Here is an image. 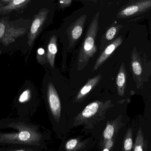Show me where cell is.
Wrapping results in <instances>:
<instances>
[{
    "mask_svg": "<svg viewBox=\"0 0 151 151\" xmlns=\"http://www.w3.org/2000/svg\"><path fill=\"white\" fill-rule=\"evenodd\" d=\"M98 103L93 102L87 105L82 113V116L85 118H90L93 116L98 110Z\"/></svg>",
    "mask_w": 151,
    "mask_h": 151,
    "instance_id": "14",
    "label": "cell"
},
{
    "mask_svg": "<svg viewBox=\"0 0 151 151\" xmlns=\"http://www.w3.org/2000/svg\"><path fill=\"white\" fill-rule=\"evenodd\" d=\"M130 66L133 78L136 83L137 88L139 89L143 84L142 66L141 59L135 47L131 53Z\"/></svg>",
    "mask_w": 151,
    "mask_h": 151,
    "instance_id": "7",
    "label": "cell"
},
{
    "mask_svg": "<svg viewBox=\"0 0 151 151\" xmlns=\"http://www.w3.org/2000/svg\"><path fill=\"white\" fill-rule=\"evenodd\" d=\"M49 10L46 9H41L34 18L31 27L27 34V44L32 47L35 39L40 33L45 22Z\"/></svg>",
    "mask_w": 151,
    "mask_h": 151,
    "instance_id": "5",
    "label": "cell"
},
{
    "mask_svg": "<svg viewBox=\"0 0 151 151\" xmlns=\"http://www.w3.org/2000/svg\"><path fill=\"white\" fill-rule=\"evenodd\" d=\"M47 95L49 104L53 114L59 117L61 113V103L58 94L52 82H49Z\"/></svg>",
    "mask_w": 151,
    "mask_h": 151,
    "instance_id": "8",
    "label": "cell"
},
{
    "mask_svg": "<svg viewBox=\"0 0 151 151\" xmlns=\"http://www.w3.org/2000/svg\"><path fill=\"white\" fill-rule=\"evenodd\" d=\"M151 9V0L132 1L118 14L119 18H128L147 12Z\"/></svg>",
    "mask_w": 151,
    "mask_h": 151,
    "instance_id": "4",
    "label": "cell"
},
{
    "mask_svg": "<svg viewBox=\"0 0 151 151\" xmlns=\"http://www.w3.org/2000/svg\"><path fill=\"white\" fill-rule=\"evenodd\" d=\"M77 141L76 139H72L68 142L66 144V149L71 150L74 149L77 144Z\"/></svg>",
    "mask_w": 151,
    "mask_h": 151,
    "instance_id": "20",
    "label": "cell"
},
{
    "mask_svg": "<svg viewBox=\"0 0 151 151\" xmlns=\"http://www.w3.org/2000/svg\"><path fill=\"white\" fill-rule=\"evenodd\" d=\"M25 120L19 118L0 120V147L32 144L36 134Z\"/></svg>",
    "mask_w": 151,
    "mask_h": 151,
    "instance_id": "1",
    "label": "cell"
},
{
    "mask_svg": "<svg viewBox=\"0 0 151 151\" xmlns=\"http://www.w3.org/2000/svg\"><path fill=\"white\" fill-rule=\"evenodd\" d=\"M57 40L55 35H53L50 38L47 46V58L50 66H55V61L56 55L58 52Z\"/></svg>",
    "mask_w": 151,
    "mask_h": 151,
    "instance_id": "11",
    "label": "cell"
},
{
    "mask_svg": "<svg viewBox=\"0 0 151 151\" xmlns=\"http://www.w3.org/2000/svg\"><path fill=\"white\" fill-rule=\"evenodd\" d=\"M133 144V131L130 128L127 132L124 139L123 151H131Z\"/></svg>",
    "mask_w": 151,
    "mask_h": 151,
    "instance_id": "15",
    "label": "cell"
},
{
    "mask_svg": "<svg viewBox=\"0 0 151 151\" xmlns=\"http://www.w3.org/2000/svg\"><path fill=\"white\" fill-rule=\"evenodd\" d=\"M86 19V15L82 16L76 22V25L72 29L71 32V36L74 41L78 40L82 34L83 26L84 21Z\"/></svg>",
    "mask_w": 151,
    "mask_h": 151,
    "instance_id": "13",
    "label": "cell"
},
{
    "mask_svg": "<svg viewBox=\"0 0 151 151\" xmlns=\"http://www.w3.org/2000/svg\"><path fill=\"white\" fill-rule=\"evenodd\" d=\"M3 5V3L1 1V0H0V18L1 17H2V16H1V9H2V7Z\"/></svg>",
    "mask_w": 151,
    "mask_h": 151,
    "instance_id": "23",
    "label": "cell"
},
{
    "mask_svg": "<svg viewBox=\"0 0 151 151\" xmlns=\"http://www.w3.org/2000/svg\"><path fill=\"white\" fill-rule=\"evenodd\" d=\"M122 42L123 39L122 37L119 36L115 39L109 46H107L104 52L101 54V56L96 60V62L93 67V71L98 69L103 64V63L112 54L115 49L122 44Z\"/></svg>",
    "mask_w": 151,
    "mask_h": 151,
    "instance_id": "9",
    "label": "cell"
},
{
    "mask_svg": "<svg viewBox=\"0 0 151 151\" xmlns=\"http://www.w3.org/2000/svg\"><path fill=\"white\" fill-rule=\"evenodd\" d=\"M104 151H109L108 150H107V149H105V150H104Z\"/></svg>",
    "mask_w": 151,
    "mask_h": 151,
    "instance_id": "24",
    "label": "cell"
},
{
    "mask_svg": "<svg viewBox=\"0 0 151 151\" xmlns=\"http://www.w3.org/2000/svg\"><path fill=\"white\" fill-rule=\"evenodd\" d=\"M127 74L125 68V65L123 63L121 65L116 78V84L118 93L121 96H123L125 94L127 87Z\"/></svg>",
    "mask_w": 151,
    "mask_h": 151,
    "instance_id": "10",
    "label": "cell"
},
{
    "mask_svg": "<svg viewBox=\"0 0 151 151\" xmlns=\"http://www.w3.org/2000/svg\"><path fill=\"white\" fill-rule=\"evenodd\" d=\"M101 78L102 75L99 74L97 76H95L94 78L89 80L86 85L83 86V87L80 90L77 96V98H81L88 94L99 83V81L101 80Z\"/></svg>",
    "mask_w": 151,
    "mask_h": 151,
    "instance_id": "12",
    "label": "cell"
},
{
    "mask_svg": "<svg viewBox=\"0 0 151 151\" xmlns=\"http://www.w3.org/2000/svg\"><path fill=\"white\" fill-rule=\"evenodd\" d=\"M37 53H38V56H42L45 53V51L42 48H40L38 49V51H37Z\"/></svg>",
    "mask_w": 151,
    "mask_h": 151,
    "instance_id": "22",
    "label": "cell"
},
{
    "mask_svg": "<svg viewBox=\"0 0 151 151\" xmlns=\"http://www.w3.org/2000/svg\"><path fill=\"white\" fill-rule=\"evenodd\" d=\"M29 146H11L0 147V151H32Z\"/></svg>",
    "mask_w": 151,
    "mask_h": 151,
    "instance_id": "17",
    "label": "cell"
},
{
    "mask_svg": "<svg viewBox=\"0 0 151 151\" xmlns=\"http://www.w3.org/2000/svg\"><path fill=\"white\" fill-rule=\"evenodd\" d=\"M99 12L96 14L92 20L84 39L78 59V67L83 68L87 64L89 60L97 51L95 44L97 33L98 31V18Z\"/></svg>",
    "mask_w": 151,
    "mask_h": 151,
    "instance_id": "3",
    "label": "cell"
},
{
    "mask_svg": "<svg viewBox=\"0 0 151 151\" xmlns=\"http://www.w3.org/2000/svg\"><path fill=\"white\" fill-rule=\"evenodd\" d=\"M3 3L1 16L12 17L17 15L30 1L29 0H1Z\"/></svg>",
    "mask_w": 151,
    "mask_h": 151,
    "instance_id": "6",
    "label": "cell"
},
{
    "mask_svg": "<svg viewBox=\"0 0 151 151\" xmlns=\"http://www.w3.org/2000/svg\"><path fill=\"white\" fill-rule=\"evenodd\" d=\"M114 133V128L111 125L107 126L104 132V137L106 139H111Z\"/></svg>",
    "mask_w": 151,
    "mask_h": 151,
    "instance_id": "18",
    "label": "cell"
},
{
    "mask_svg": "<svg viewBox=\"0 0 151 151\" xmlns=\"http://www.w3.org/2000/svg\"><path fill=\"white\" fill-rule=\"evenodd\" d=\"M19 18L3 16L0 18V43L5 47L24 35L27 29Z\"/></svg>",
    "mask_w": 151,
    "mask_h": 151,
    "instance_id": "2",
    "label": "cell"
},
{
    "mask_svg": "<svg viewBox=\"0 0 151 151\" xmlns=\"http://www.w3.org/2000/svg\"><path fill=\"white\" fill-rule=\"evenodd\" d=\"M117 32V28L116 27H112L110 29H108L106 32V37L108 40H112L116 35Z\"/></svg>",
    "mask_w": 151,
    "mask_h": 151,
    "instance_id": "19",
    "label": "cell"
},
{
    "mask_svg": "<svg viewBox=\"0 0 151 151\" xmlns=\"http://www.w3.org/2000/svg\"><path fill=\"white\" fill-rule=\"evenodd\" d=\"M144 144V136L142 128H140L136 138L134 146V151H143V147Z\"/></svg>",
    "mask_w": 151,
    "mask_h": 151,
    "instance_id": "16",
    "label": "cell"
},
{
    "mask_svg": "<svg viewBox=\"0 0 151 151\" xmlns=\"http://www.w3.org/2000/svg\"><path fill=\"white\" fill-rule=\"evenodd\" d=\"M72 1L71 0H65V1H59V3H60V5H62L63 6H68L70 5Z\"/></svg>",
    "mask_w": 151,
    "mask_h": 151,
    "instance_id": "21",
    "label": "cell"
}]
</instances>
